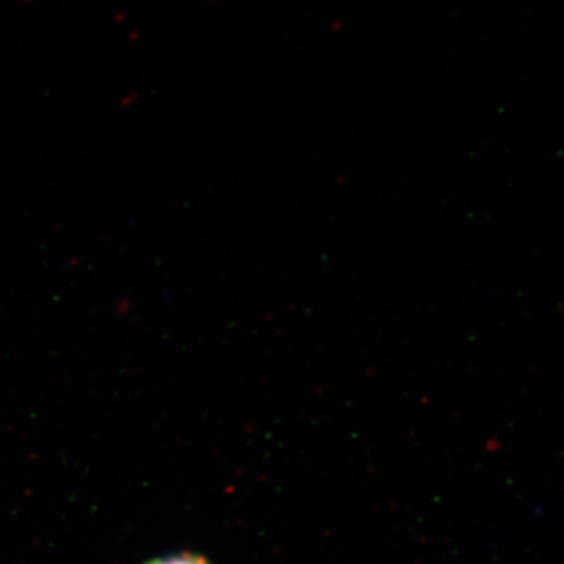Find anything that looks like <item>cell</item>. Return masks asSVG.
Segmentation results:
<instances>
[{"label": "cell", "mask_w": 564, "mask_h": 564, "mask_svg": "<svg viewBox=\"0 0 564 564\" xmlns=\"http://www.w3.org/2000/svg\"><path fill=\"white\" fill-rule=\"evenodd\" d=\"M147 564H210L203 555L192 554V552H182V554L161 556V558L151 560Z\"/></svg>", "instance_id": "cell-1"}]
</instances>
